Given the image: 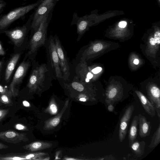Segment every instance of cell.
Instances as JSON below:
<instances>
[{"label":"cell","instance_id":"6da1fadb","mask_svg":"<svg viewBox=\"0 0 160 160\" xmlns=\"http://www.w3.org/2000/svg\"><path fill=\"white\" fill-rule=\"evenodd\" d=\"M32 65L27 85L30 91H40L51 86L52 80L55 79L47 64H39L34 59Z\"/></svg>","mask_w":160,"mask_h":160},{"label":"cell","instance_id":"7a4b0ae2","mask_svg":"<svg viewBox=\"0 0 160 160\" xmlns=\"http://www.w3.org/2000/svg\"><path fill=\"white\" fill-rule=\"evenodd\" d=\"M52 12L42 19L38 29L28 42L27 47L28 51L25 56L32 61L34 59L39 48L44 46L47 40V30L52 18Z\"/></svg>","mask_w":160,"mask_h":160},{"label":"cell","instance_id":"3957f363","mask_svg":"<svg viewBox=\"0 0 160 160\" xmlns=\"http://www.w3.org/2000/svg\"><path fill=\"white\" fill-rule=\"evenodd\" d=\"M44 47L46 50L47 64L48 67L55 80H58L60 84H63V74L53 35H51L48 38Z\"/></svg>","mask_w":160,"mask_h":160},{"label":"cell","instance_id":"277c9868","mask_svg":"<svg viewBox=\"0 0 160 160\" xmlns=\"http://www.w3.org/2000/svg\"><path fill=\"white\" fill-rule=\"evenodd\" d=\"M42 0L24 6H20L12 9L8 13L0 16V33H2L15 21L25 18V15L33 9L36 8Z\"/></svg>","mask_w":160,"mask_h":160},{"label":"cell","instance_id":"5b68a950","mask_svg":"<svg viewBox=\"0 0 160 160\" xmlns=\"http://www.w3.org/2000/svg\"><path fill=\"white\" fill-rule=\"evenodd\" d=\"M33 14L34 12L30 15L26 23L22 26L9 30L7 29L2 32L9 38L15 46L20 47L23 44L27 46L28 42L27 37L31 29Z\"/></svg>","mask_w":160,"mask_h":160},{"label":"cell","instance_id":"8992f818","mask_svg":"<svg viewBox=\"0 0 160 160\" xmlns=\"http://www.w3.org/2000/svg\"><path fill=\"white\" fill-rule=\"evenodd\" d=\"M57 1L54 0H42L41 3L37 7L33 12L30 38L37 30L42 19L51 11H53Z\"/></svg>","mask_w":160,"mask_h":160},{"label":"cell","instance_id":"52a82bcc","mask_svg":"<svg viewBox=\"0 0 160 160\" xmlns=\"http://www.w3.org/2000/svg\"><path fill=\"white\" fill-rule=\"evenodd\" d=\"M53 38L63 74V79L65 82L69 81L71 76L70 64L66 52L58 37L55 35L53 36Z\"/></svg>","mask_w":160,"mask_h":160},{"label":"cell","instance_id":"ba28073f","mask_svg":"<svg viewBox=\"0 0 160 160\" xmlns=\"http://www.w3.org/2000/svg\"><path fill=\"white\" fill-rule=\"evenodd\" d=\"M32 61L28 58L27 60L23 61L17 68L14 75L12 82L9 86V90L14 96L17 94L15 88L20 84L26 75L28 70L32 65Z\"/></svg>","mask_w":160,"mask_h":160},{"label":"cell","instance_id":"9c48e42d","mask_svg":"<svg viewBox=\"0 0 160 160\" xmlns=\"http://www.w3.org/2000/svg\"><path fill=\"white\" fill-rule=\"evenodd\" d=\"M134 110L133 105L129 106L126 109L122 116L121 119L119 130V139L122 142L126 136L128 123Z\"/></svg>","mask_w":160,"mask_h":160},{"label":"cell","instance_id":"30bf717a","mask_svg":"<svg viewBox=\"0 0 160 160\" xmlns=\"http://www.w3.org/2000/svg\"><path fill=\"white\" fill-rule=\"evenodd\" d=\"M0 139L9 143L16 144L27 141L28 138L25 133L9 130L0 132Z\"/></svg>","mask_w":160,"mask_h":160},{"label":"cell","instance_id":"8fae6325","mask_svg":"<svg viewBox=\"0 0 160 160\" xmlns=\"http://www.w3.org/2000/svg\"><path fill=\"white\" fill-rule=\"evenodd\" d=\"M138 116L139 134L141 138H144L150 134L151 128V123L150 122L147 121L146 117L141 114H139Z\"/></svg>","mask_w":160,"mask_h":160},{"label":"cell","instance_id":"7c38bea8","mask_svg":"<svg viewBox=\"0 0 160 160\" xmlns=\"http://www.w3.org/2000/svg\"><path fill=\"white\" fill-rule=\"evenodd\" d=\"M21 55V53H18L14 54L11 57L7 65L5 74V79L8 82L14 71L16 64Z\"/></svg>","mask_w":160,"mask_h":160},{"label":"cell","instance_id":"4fadbf2b","mask_svg":"<svg viewBox=\"0 0 160 160\" xmlns=\"http://www.w3.org/2000/svg\"><path fill=\"white\" fill-rule=\"evenodd\" d=\"M137 93L145 111L152 117H154L156 115V111L153 105L142 93L138 92Z\"/></svg>","mask_w":160,"mask_h":160},{"label":"cell","instance_id":"5bb4252c","mask_svg":"<svg viewBox=\"0 0 160 160\" xmlns=\"http://www.w3.org/2000/svg\"><path fill=\"white\" fill-rule=\"evenodd\" d=\"M138 120V115L135 116L132 119L130 127L128 136L129 145L130 147L136 140L137 136Z\"/></svg>","mask_w":160,"mask_h":160},{"label":"cell","instance_id":"9a60e30c","mask_svg":"<svg viewBox=\"0 0 160 160\" xmlns=\"http://www.w3.org/2000/svg\"><path fill=\"white\" fill-rule=\"evenodd\" d=\"M145 145L146 142L143 141L135 140L130 147L137 157H140L144 154Z\"/></svg>","mask_w":160,"mask_h":160},{"label":"cell","instance_id":"2e32d148","mask_svg":"<svg viewBox=\"0 0 160 160\" xmlns=\"http://www.w3.org/2000/svg\"><path fill=\"white\" fill-rule=\"evenodd\" d=\"M160 142V124L158 126L153 134L149 148L152 149L157 147Z\"/></svg>","mask_w":160,"mask_h":160},{"label":"cell","instance_id":"e0dca14e","mask_svg":"<svg viewBox=\"0 0 160 160\" xmlns=\"http://www.w3.org/2000/svg\"><path fill=\"white\" fill-rule=\"evenodd\" d=\"M13 96L14 95L11 92L2 94L0 95V102L6 105L12 106V98Z\"/></svg>","mask_w":160,"mask_h":160},{"label":"cell","instance_id":"ac0fdd59","mask_svg":"<svg viewBox=\"0 0 160 160\" xmlns=\"http://www.w3.org/2000/svg\"><path fill=\"white\" fill-rule=\"evenodd\" d=\"M9 111V109H0V122L7 116Z\"/></svg>","mask_w":160,"mask_h":160},{"label":"cell","instance_id":"d6986e66","mask_svg":"<svg viewBox=\"0 0 160 160\" xmlns=\"http://www.w3.org/2000/svg\"><path fill=\"white\" fill-rule=\"evenodd\" d=\"M15 128L19 130H27V128L24 125L21 124H17L14 126Z\"/></svg>","mask_w":160,"mask_h":160},{"label":"cell","instance_id":"ffe728a7","mask_svg":"<svg viewBox=\"0 0 160 160\" xmlns=\"http://www.w3.org/2000/svg\"><path fill=\"white\" fill-rule=\"evenodd\" d=\"M154 39L156 43H160V32L159 31H156L154 34Z\"/></svg>","mask_w":160,"mask_h":160},{"label":"cell","instance_id":"44dd1931","mask_svg":"<svg viewBox=\"0 0 160 160\" xmlns=\"http://www.w3.org/2000/svg\"><path fill=\"white\" fill-rule=\"evenodd\" d=\"M60 121V118L59 117L56 118H53L50 122V124L53 127L56 126L59 122Z\"/></svg>","mask_w":160,"mask_h":160},{"label":"cell","instance_id":"7402d4cb","mask_svg":"<svg viewBox=\"0 0 160 160\" xmlns=\"http://www.w3.org/2000/svg\"><path fill=\"white\" fill-rule=\"evenodd\" d=\"M11 92L10 90L5 88L0 84V95L7 92Z\"/></svg>","mask_w":160,"mask_h":160},{"label":"cell","instance_id":"603a6c76","mask_svg":"<svg viewBox=\"0 0 160 160\" xmlns=\"http://www.w3.org/2000/svg\"><path fill=\"white\" fill-rule=\"evenodd\" d=\"M102 70V68L100 67H96L92 70V72L94 74H97L100 72Z\"/></svg>","mask_w":160,"mask_h":160},{"label":"cell","instance_id":"cb8c5ba5","mask_svg":"<svg viewBox=\"0 0 160 160\" xmlns=\"http://www.w3.org/2000/svg\"><path fill=\"white\" fill-rule=\"evenodd\" d=\"M6 54L5 51L3 48L2 45L0 41V55L4 56Z\"/></svg>","mask_w":160,"mask_h":160},{"label":"cell","instance_id":"d4e9b609","mask_svg":"<svg viewBox=\"0 0 160 160\" xmlns=\"http://www.w3.org/2000/svg\"><path fill=\"white\" fill-rule=\"evenodd\" d=\"M7 4V2L5 3H0V14L3 11Z\"/></svg>","mask_w":160,"mask_h":160},{"label":"cell","instance_id":"484cf974","mask_svg":"<svg viewBox=\"0 0 160 160\" xmlns=\"http://www.w3.org/2000/svg\"><path fill=\"white\" fill-rule=\"evenodd\" d=\"M127 22L125 21H121L118 24L119 27L121 28H125Z\"/></svg>","mask_w":160,"mask_h":160},{"label":"cell","instance_id":"4316f807","mask_svg":"<svg viewBox=\"0 0 160 160\" xmlns=\"http://www.w3.org/2000/svg\"><path fill=\"white\" fill-rule=\"evenodd\" d=\"M50 109L52 111L53 113H55L57 111V107L54 104H52L51 105Z\"/></svg>","mask_w":160,"mask_h":160},{"label":"cell","instance_id":"83f0119b","mask_svg":"<svg viewBox=\"0 0 160 160\" xmlns=\"http://www.w3.org/2000/svg\"><path fill=\"white\" fill-rule=\"evenodd\" d=\"M114 109V107L112 104H110L108 105V109L110 112H112Z\"/></svg>","mask_w":160,"mask_h":160},{"label":"cell","instance_id":"f1b7e54d","mask_svg":"<svg viewBox=\"0 0 160 160\" xmlns=\"http://www.w3.org/2000/svg\"><path fill=\"white\" fill-rule=\"evenodd\" d=\"M8 147L7 145L0 142V149H6Z\"/></svg>","mask_w":160,"mask_h":160},{"label":"cell","instance_id":"f546056e","mask_svg":"<svg viewBox=\"0 0 160 160\" xmlns=\"http://www.w3.org/2000/svg\"><path fill=\"white\" fill-rule=\"evenodd\" d=\"M149 42L152 45H155L156 43L154 38H151L149 40Z\"/></svg>","mask_w":160,"mask_h":160},{"label":"cell","instance_id":"4dcf8cb0","mask_svg":"<svg viewBox=\"0 0 160 160\" xmlns=\"http://www.w3.org/2000/svg\"><path fill=\"white\" fill-rule=\"evenodd\" d=\"M23 105L26 107H28L30 106L29 103L26 101H24L22 102Z\"/></svg>","mask_w":160,"mask_h":160},{"label":"cell","instance_id":"1f68e13d","mask_svg":"<svg viewBox=\"0 0 160 160\" xmlns=\"http://www.w3.org/2000/svg\"><path fill=\"white\" fill-rule=\"evenodd\" d=\"M4 64V61L2 60L0 61V74Z\"/></svg>","mask_w":160,"mask_h":160},{"label":"cell","instance_id":"d6a6232c","mask_svg":"<svg viewBox=\"0 0 160 160\" xmlns=\"http://www.w3.org/2000/svg\"><path fill=\"white\" fill-rule=\"evenodd\" d=\"M139 62V60L137 59H134L133 61L134 63L136 65H138V64Z\"/></svg>","mask_w":160,"mask_h":160},{"label":"cell","instance_id":"836d02e7","mask_svg":"<svg viewBox=\"0 0 160 160\" xmlns=\"http://www.w3.org/2000/svg\"><path fill=\"white\" fill-rule=\"evenodd\" d=\"M79 100L85 102L86 101V99L84 98H81Z\"/></svg>","mask_w":160,"mask_h":160},{"label":"cell","instance_id":"e575fe53","mask_svg":"<svg viewBox=\"0 0 160 160\" xmlns=\"http://www.w3.org/2000/svg\"><path fill=\"white\" fill-rule=\"evenodd\" d=\"M0 3H6L4 0H0Z\"/></svg>","mask_w":160,"mask_h":160},{"label":"cell","instance_id":"d590c367","mask_svg":"<svg viewBox=\"0 0 160 160\" xmlns=\"http://www.w3.org/2000/svg\"><path fill=\"white\" fill-rule=\"evenodd\" d=\"M66 160H75L76 159H74V158H66Z\"/></svg>","mask_w":160,"mask_h":160},{"label":"cell","instance_id":"8d00e7d4","mask_svg":"<svg viewBox=\"0 0 160 160\" xmlns=\"http://www.w3.org/2000/svg\"><path fill=\"white\" fill-rule=\"evenodd\" d=\"M27 0H23V1H27Z\"/></svg>","mask_w":160,"mask_h":160},{"label":"cell","instance_id":"74e56055","mask_svg":"<svg viewBox=\"0 0 160 160\" xmlns=\"http://www.w3.org/2000/svg\"><path fill=\"white\" fill-rule=\"evenodd\" d=\"M56 0V1H58V0Z\"/></svg>","mask_w":160,"mask_h":160},{"label":"cell","instance_id":"f35d334b","mask_svg":"<svg viewBox=\"0 0 160 160\" xmlns=\"http://www.w3.org/2000/svg\"><path fill=\"white\" fill-rule=\"evenodd\" d=\"M1 155V154H0V155Z\"/></svg>","mask_w":160,"mask_h":160},{"label":"cell","instance_id":"ab89813d","mask_svg":"<svg viewBox=\"0 0 160 160\" xmlns=\"http://www.w3.org/2000/svg\"><path fill=\"white\" fill-rule=\"evenodd\" d=\"M159 1H160V0H159Z\"/></svg>","mask_w":160,"mask_h":160}]
</instances>
